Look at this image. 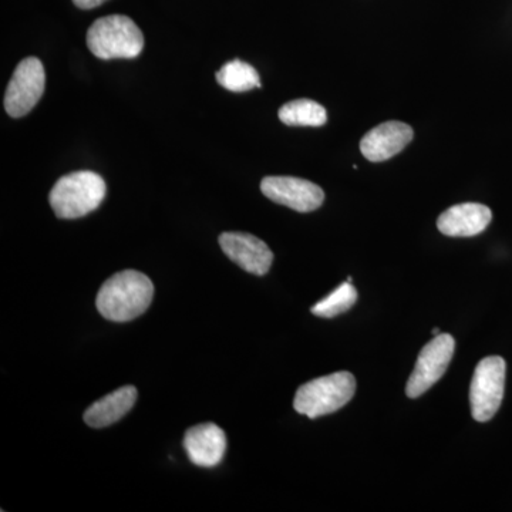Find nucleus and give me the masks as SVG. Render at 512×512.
<instances>
[{
    "label": "nucleus",
    "instance_id": "f257e3e1",
    "mask_svg": "<svg viewBox=\"0 0 512 512\" xmlns=\"http://www.w3.org/2000/svg\"><path fill=\"white\" fill-rule=\"evenodd\" d=\"M153 296L154 285L147 275L123 271L104 282L96 306L101 316L111 322H130L150 308Z\"/></svg>",
    "mask_w": 512,
    "mask_h": 512
},
{
    "label": "nucleus",
    "instance_id": "f03ea898",
    "mask_svg": "<svg viewBox=\"0 0 512 512\" xmlns=\"http://www.w3.org/2000/svg\"><path fill=\"white\" fill-rule=\"evenodd\" d=\"M103 178L93 171L64 175L52 188L49 202L57 218L76 220L96 211L106 197Z\"/></svg>",
    "mask_w": 512,
    "mask_h": 512
},
{
    "label": "nucleus",
    "instance_id": "7ed1b4c3",
    "mask_svg": "<svg viewBox=\"0 0 512 512\" xmlns=\"http://www.w3.org/2000/svg\"><path fill=\"white\" fill-rule=\"evenodd\" d=\"M87 46L101 60L136 59L143 52L144 36L128 16L111 15L90 26Z\"/></svg>",
    "mask_w": 512,
    "mask_h": 512
},
{
    "label": "nucleus",
    "instance_id": "20e7f679",
    "mask_svg": "<svg viewBox=\"0 0 512 512\" xmlns=\"http://www.w3.org/2000/svg\"><path fill=\"white\" fill-rule=\"evenodd\" d=\"M356 392V379L352 373L338 372L319 377L303 384L296 392L293 407L296 412L318 419L338 412L353 399Z\"/></svg>",
    "mask_w": 512,
    "mask_h": 512
},
{
    "label": "nucleus",
    "instance_id": "39448f33",
    "mask_svg": "<svg viewBox=\"0 0 512 512\" xmlns=\"http://www.w3.org/2000/svg\"><path fill=\"white\" fill-rule=\"evenodd\" d=\"M507 365L500 356L484 357L474 370L470 387L471 414L474 420L485 423L493 419L501 403L505 389Z\"/></svg>",
    "mask_w": 512,
    "mask_h": 512
},
{
    "label": "nucleus",
    "instance_id": "423d86ee",
    "mask_svg": "<svg viewBox=\"0 0 512 512\" xmlns=\"http://www.w3.org/2000/svg\"><path fill=\"white\" fill-rule=\"evenodd\" d=\"M46 73L43 63L36 57L22 60L16 67L5 94V110L10 117L19 119L35 109L45 93Z\"/></svg>",
    "mask_w": 512,
    "mask_h": 512
},
{
    "label": "nucleus",
    "instance_id": "0eeeda50",
    "mask_svg": "<svg viewBox=\"0 0 512 512\" xmlns=\"http://www.w3.org/2000/svg\"><path fill=\"white\" fill-rule=\"evenodd\" d=\"M456 340L447 333H440L421 350L416 367L406 386V394L410 399H417L434 386L453 359Z\"/></svg>",
    "mask_w": 512,
    "mask_h": 512
},
{
    "label": "nucleus",
    "instance_id": "6e6552de",
    "mask_svg": "<svg viewBox=\"0 0 512 512\" xmlns=\"http://www.w3.org/2000/svg\"><path fill=\"white\" fill-rule=\"evenodd\" d=\"M262 194L276 204L293 211L312 212L325 201V192L319 185L296 177H266L261 183Z\"/></svg>",
    "mask_w": 512,
    "mask_h": 512
},
{
    "label": "nucleus",
    "instance_id": "1a4fd4ad",
    "mask_svg": "<svg viewBox=\"0 0 512 512\" xmlns=\"http://www.w3.org/2000/svg\"><path fill=\"white\" fill-rule=\"evenodd\" d=\"M220 245L225 255L239 268L252 275H266L274 262V254L262 239L245 232H224Z\"/></svg>",
    "mask_w": 512,
    "mask_h": 512
},
{
    "label": "nucleus",
    "instance_id": "9d476101",
    "mask_svg": "<svg viewBox=\"0 0 512 512\" xmlns=\"http://www.w3.org/2000/svg\"><path fill=\"white\" fill-rule=\"evenodd\" d=\"M413 128L402 121H387L380 124L360 141V151L363 156L373 163L389 160L404 148L409 146L413 140Z\"/></svg>",
    "mask_w": 512,
    "mask_h": 512
},
{
    "label": "nucleus",
    "instance_id": "9b49d317",
    "mask_svg": "<svg viewBox=\"0 0 512 512\" xmlns=\"http://www.w3.org/2000/svg\"><path fill=\"white\" fill-rule=\"evenodd\" d=\"M184 448L195 466L215 467L225 456L227 439L224 431L217 424H198L185 433Z\"/></svg>",
    "mask_w": 512,
    "mask_h": 512
},
{
    "label": "nucleus",
    "instance_id": "f8f14e48",
    "mask_svg": "<svg viewBox=\"0 0 512 512\" xmlns=\"http://www.w3.org/2000/svg\"><path fill=\"white\" fill-rule=\"evenodd\" d=\"M491 220L490 208L477 202H464L444 211L437 220V228L447 237H476L487 229Z\"/></svg>",
    "mask_w": 512,
    "mask_h": 512
},
{
    "label": "nucleus",
    "instance_id": "ddd939ff",
    "mask_svg": "<svg viewBox=\"0 0 512 512\" xmlns=\"http://www.w3.org/2000/svg\"><path fill=\"white\" fill-rule=\"evenodd\" d=\"M137 400V389L124 386L116 392L107 394L99 402L93 403L84 413V421L93 429H103L117 423L131 409Z\"/></svg>",
    "mask_w": 512,
    "mask_h": 512
},
{
    "label": "nucleus",
    "instance_id": "4468645a",
    "mask_svg": "<svg viewBox=\"0 0 512 512\" xmlns=\"http://www.w3.org/2000/svg\"><path fill=\"white\" fill-rule=\"evenodd\" d=\"M278 114L279 120L291 127H322L328 121L325 107L308 99L289 101Z\"/></svg>",
    "mask_w": 512,
    "mask_h": 512
},
{
    "label": "nucleus",
    "instance_id": "2eb2a0df",
    "mask_svg": "<svg viewBox=\"0 0 512 512\" xmlns=\"http://www.w3.org/2000/svg\"><path fill=\"white\" fill-rule=\"evenodd\" d=\"M217 82L224 89L234 93L249 92V90L261 87V79L251 64L241 62V60H231L222 66L217 73Z\"/></svg>",
    "mask_w": 512,
    "mask_h": 512
},
{
    "label": "nucleus",
    "instance_id": "dca6fc26",
    "mask_svg": "<svg viewBox=\"0 0 512 512\" xmlns=\"http://www.w3.org/2000/svg\"><path fill=\"white\" fill-rule=\"evenodd\" d=\"M356 301V288L352 285V282L346 281L345 284L340 285L325 299L316 303L312 308V313L319 316V318H335L340 313L349 311Z\"/></svg>",
    "mask_w": 512,
    "mask_h": 512
},
{
    "label": "nucleus",
    "instance_id": "f3484780",
    "mask_svg": "<svg viewBox=\"0 0 512 512\" xmlns=\"http://www.w3.org/2000/svg\"><path fill=\"white\" fill-rule=\"evenodd\" d=\"M104 2H107V0H73L74 5L83 10L97 8V6L103 5Z\"/></svg>",
    "mask_w": 512,
    "mask_h": 512
},
{
    "label": "nucleus",
    "instance_id": "a211bd4d",
    "mask_svg": "<svg viewBox=\"0 0 512 512\" xmlns=\"http://www.w3.org/2000/svg\"><path fill=\"white\" fill-rule=\"evenodd\" d=\"M440 333H441V332H440V329H439V328H434V329H433V335H434V336L440 335Z\"/></svg>",
    "mask_w": 512,
    "mask_h": 512
}]
</instances>
